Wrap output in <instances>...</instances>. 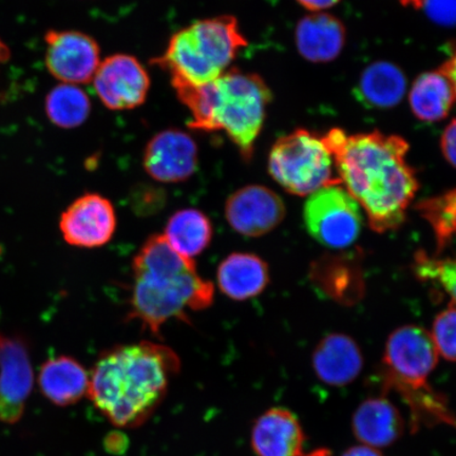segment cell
I'll list each match as a JSON object with an SVG mask.
<instances>
[{
	"label": "cell",
	"mask_w": 456,
	"mask_h": 456,
	"mask_svg": "<svg viewBox=\"0 0 456 456\" xmlns=\"http://www.w3.org/2000/svg\"><path fill=\"white\" fill-rule=\"evenodd\" d=\"M345 190L366 212L378 232L396 230L419 190L407 161L409 144L399 135L379 131L346 134L334 128L323 135Z\"/></svg>",
	"instance_id": "cell-1"
},
{
	"label": "cell",
	"mask_w": 456,
	"mask_h": 456,
	"mask_svg": "<svg viewBox=\"0 0 456 456\" xmlns=\"http://www.w3.org/2000/svg\"><path fill=\"white\" fill-rule=\"evenodd\" d=\"M180 367L179 356L155 342L113 346L96 361L87 395L114 426L139 427L161 404Z\"/></svg>",
	"instance_id": "cell-2"
},
{
	"label": "cell",
	"mask_w": 456,
	"mask_h": 456,
	"mask_svg": "<svg viewBox=\"0 0 456 456\" xmlns=\"http://www.w3.org/2000/svg\"><path fill=\"white\" fill-rule=\"evenodd\" d=\"M133 272L127 321H138L157 338L171 319L191 323L188 313L213 305L214 284L199 275L195 261L176 253L159 233L142 244Z\"/></svg>",
	"instance_id": "cell-3"
},
{
	"label": "cell",
	"mask_w": 456,
	"mask_h": 456,
	"mask_svg": "<svg viewBox=\"0 0 456 456\" xmlns=\"http://www.w3.org/2000/svg\"><path fill=\"white\" fill-rule=\"evenodd\" d=\"M171 86L190 111L191 129L203 133L224 131L243 159L252 158L272 98L264 79L256 74L231 69L208 84L171 79Z\"/></svg>",
	"instance_id": "cell-4"
},
{
	"label": "cell",
	"mask_w": 456,
	"mask_h": 456,
	"mask_svg": "<svg viewBox=\"0 0 456 456\" xmlns=\"http://www.w3.org/2000/svg\"><path fill=\"white\" fill-rule=\"evenodd\" d=\"M437 362L436 347L423 328H399L387 340L383 358L385 387L397 392L408 404L412 429H418L419 424H453L446 398L428 385V378Z\"/></svg>",
	"instance_id": "cell-5"
},
{
	"label": "cell",
	"mask_w": 456,
	"mask_h": 456,
	"mask_svg": "<svg viewBox=\"0 0 456 456\" xmlns=\"http://www.w3.org/2000/svg\"><path fill=\"white\" fill-rule=\"evenodd\" d=\"M248 41L231 15L192 22L170 37L164 53L151 64L170 74V79L192 85L215 81L228 70Z\"/></svg>",
	"instance_id": "cell-6"
},
{
	"label": "cell",
	"mask_w": 456,
	"mask_h": 456,
	"mask_svg": "<svg viewBox=\"0 0 456 456\" xmlns=\"http://www.w3.org/2000/svg\"><path fill=\"white\" fill-rule=\"evenodd\" d=\"M334 169V159L323 135L305 129L278 139L270 152L272 178L292 195L310 196L323 187L341 184Z\"/></svg>",
	"instance_id": "cell-7"
},
{
	"label": "cell",
	"mask_w": 456,
	"mask_h": 456,
	"mask_svg": "<svg viewBox=\"0 0 456 456\" xmlns=\"http://www.w3.org/2000/svg\"><path fill=\"white\" fill-rule=\"evenodd\" d=\"M304 218L310 235L334 249L350 247L362 228L361 207L341 184L312 193L305 205Z\"/></svg>",
	"instance_id": "cell-8"
},
{
	"label": "cell",
	"mask_w": 456,
	"mask_h": 456,
	"mask_svg": "<svg viewBox=\"0 0 456 456\" xmlns=\"http://www.w3.org/2000/svg\"><path fill=\"white\" fill-rule=\"evenodd\" d=\"M33 385L34 370L27 339L20 334L0 332V423H19Z\"/></svg>",
	"instance_id": "cell-9"
},
{
	"label": "cell",
	"mask_w": 456,
	"mask_h": 456,
	"mask_svg": "<svg viewBox=\"0 0 456 456\" xmlns=\"http://www.w3.org/2000/svg\"><path fill=\"white\" fill-rule=\"evenodd\" d=\"M93 83L100 101L113 111L131 110L144 104L151 84L142 62L124 53L102 61Z\"/></svg>",
	"instance_id": "cell-10"
},
{
	"label": "cell",
	"mask_w": 456,
	"mask_h": 456,
	"mask_svg": "<svg viewBox=\"0 0 456 456\" xmlns=\"http://www.w3.org/2000/svg\"><path fill=\"white\" fill-rule=\"evenodd\" d=\"M47 70L61 84L93 82L101 64L98 42L76 30H49L45 34Z\"/></svg>",
	"instance_id": "cell-11"
},
{
	"label": "cell",
	"mask_w": 456,
	"mask_h": 456,
	"mask_svg": "<svg viewBox=\"0 0 456 456\" xmlns=\"http://www.w3.org/2000/svg\"><path fill=\"white\" fill-rule=\"evenodd\" d=\"M117 216L110 200L95 192L77 198L61 216L62 238L72 247L96 248L110 242L116 232Z\"/></svg>",
	"instance_id": "cell-12"
},
{
	"label": "cell",
	"mask_w": 456,
	"mask_h": 456,
	"mask_svg": "<svg viewBox=\"0 0 456 456\" xmlns=\"http://www.w3.org/2000/svg\"><path fill=\"white\" fill-rule=\"evenodd\" d=\"M198 165L197 142L186 131L176 128L153 135L142 155L146 173L161 183H180L191 179Z\"/></svg>",
	"instance_id": "cell-13"
},
{
	"label": "cell",
	"mask_w": 456,
	"mask_h": 456,
	"mask_svg": "<svg viewBox=\"0 0 456 456\" xmlns=\"http://www.w3.org/2000/svg\"><path fill=\"white\" fill-rule=\"evenodd\" d=\"M285 209L282 199L265 186L248 185L227 199L225 216L233 231L245 237L266 235L281 224Z\"/></svg>",
	"instance_id": "cell-14"
},
{
	"label": "cell",
	"mask_w": 456,
	"mask_h": 456,
	"mask_svg": "<svg viewBox=\"0 0 456 456\" xmlns=\"http://www.w3.org/2000/svg\"><path fill=\"white\" fill-rule=\"evenodd\" d=\"M455 100V57L436 70L421 74L409 93V104L416 118L438 122L447 118Z\"/></svg>",
	"instance_id": "cell-15"
},
{
	"label": "cell",
	"mask_w": 456,
	"mask_h": 456,
	"mask_svg": "<svg viewBox=\"0 0 456 456\" xmlns=\"http://www.w3.org/2000/svg\"><path fill=\"white\" fill-rule=\"evenodd\" d=\"M363 357L357 342L346 334L326 336L313 353V368L322 383L344 387L361 374Z\"/></svg>",
	"instance_id": "cell-16"
},
{
	"label": "cell",
	"mask_w": 456,
	"mask_h": 456,
	"mask_svg": "<svg viewBox=\"0 0 456 456\" xmlns=\"http://www.w3.org/2000/svg\"><path fill=\"white\" fill-rule=\"evenodd\" d=\"M304 431L296 416L283 408H273L256 421L252 433L258 456H302Z\"/></svg>",
	"instance_id": "cell-17"
},
{
	"label": "cell",
	"mask_w": 456,
	"mask_h": 456,
	"mask_svg": "<svg viewBox=\"0 0 456 456\" xmlns=\"http://www.w3.org/2000/svg\"><path fill=\"white\" fill-rule=\"evenodd\" d=\"M296 45L304 59L329 62L339 56L346 44V28L335 16L313 13L302 19L296 28Z\"/></svg>",
	"instance_id": "cell-18"
},
{
	"label": "cell",
	"mask_w": 456,
	"mask_h": 456,
	"mask_svg": "<svg viewBox=\"0 0 456 456\" xmlns=\"http://www.w3.org/2000/svg\"><path fill=\"white\" fill-rule=\"evenodd\" d=\"M37 381L49 402L55 406L67 407L88 395L90 376L77 359L62 355L43 363Z\"/></svg>",
	"instance_id": "cell-19"
},
{
	"label": "cell",
	"mask_w": 456,
	"mask_h": 456,
	"mask_svg": "<svg viewBox=\"0 0 456 456\" xmlns=\"http://www.w3.org/2000/svg\"><path fill=\"white\" fill-rule=\"evenodd\" d=\"M352 425L357 440L375 449L390 446L404 429L398 409L385 397L364 401L353 416Z\"/></svg>",
	"instance_id": "cell-20"
},
{
	"label": "cell",
	"mask_w": 456,
	"mask_h": 456,
	"mask_svg": "<svg viewBox=\"0 0 456 456\" xmlns=\"http://www.w3.org/2000/svg\"><path fill=\"white\" fill-rule=\"evenodd\" d=\"M216 281L221 292L233 300L256 297L270 282L269 266L260 256L233 253L221 262Z\"/></svg>",
	"instance_id": "cell-21"
},
{
	"label": "cell",
	"mask_w": 456,
	"mask_h": 456,
	"mask_svg": "<svg viewBox=\"0 0 456 456\" xmlns=\"http://www.w3.org/2000/svg\"><path fill=\"white\" fill-rule=\"evenodd\" d=\"M407 78L401 68L389 61H375L359 78L355 95L359 102L373 110H390L403 99Z\"/></svg>",
	"instance_id": "cell-22"
},
{
	"label": "cell",
	"mask_w": 456,
	"mask_h": 456,
	"mask_svg": "<svg viewBox=\"0 0 456 456\" xmlns=\"http://www.w3.org/2000/svg\"><path fill=\"white\" fill-rule=\"evenodd\" d=\"M163 236L176 253L192 259L212 242L213 224L201 210L181 209L170 216Z\"/></svg>",
	"instance_id": "cell-23"
},
{
	"label": "cell",
	"mask_w": 456,
	"mask_h": 456,
	"mask_svg": "<svg viewBox=\"0 0 456 456\" xmlns=\"http://www.w3.org/2000/svg\"><path fill=\"white\" fill-rule=\"evenodd\" d=\"M91 110L93 106L88 94L77 85L60 83L45 96V114L59 128L81 127L89 118Z\"/></svg>",
	"instance_id": "cell-24"
},
{
	"label": "cell",
	"mask_w": 456,
	"mask_h": 456,
	"mask_svg": "<svg viewBox=\"0 0 456 456\" xmlns=\"http://www.w3.org/2000/svg\"><path fill=\"white\" fill-rule=\"evenodd\" d=\"M455 191L424 200L416 205V210L432 227L436 240V253L452 244L455 232Z\"/></svg>",
	"instance_id": "cell-25"
},
{
	"label": "cell",
	"mask_w": 456,
	"mask_h": 456,
	"mask_svg": "<svg viewBox=\"0 0 456 456\" xmlns=\"http://www.w3.org/2000/svg\"><path fill=\"white\" fill-rule=\"evenodd\" d=\"M416 276L425 282H432L437 289L455 300V262L452 259L431 258L424 252L415 255Z\"/></svg>",
	"instance_id": "cell-26"
},
{
	"label": "cell",
	"mask_w": 456,
	"mask_h": 456,
	"mask_svg": "<svg viewBox=\"0 0 456 456\" xmlns=\"http://www.w3.org/2000/svg\"><path fill=\"white\" fill-rule=\"evenodd\" d=\"M455 301H450L446 310L442 311L435 319L430 334L438 355L446 361H455Z\"/></svg>",
	"instance_id": "cell-27"
},
{
	"label": "cell",
	"mask_w": 456,
	"mask_h": 456,
	"mask_svg": "<svg viewBox=\"0 0 456 456\" xmlns=\"http://www.w3.org/2000/svg\"><path fill=\"white\" fill-rule=\"evenodd\" d=\"M165 193L158 188L144 187L133 195L134 213L142 216L155 214L164 204Z\"/></svg>",
	"instance_id": "cell-28"
},
{
	"label": "cell",
	"mask_w": 456,
	"mask_h": 456,
	"mask_svg": "<svg viewBox=\"0 0 456 456\" xmlns=\"http://www.w3.org/2000/svg\"><path fill=\"white\" fill-rule=\"evenodd\" d=\"M433 21L441 26H453L455 0H425L423 8Z\"/></svg>",
	"instance_id": "cell-29"
},
{
	"label": "cell",
	"mask_w": 456,
	"mask_h": 456,
	"mask_svg": "<svg viewBox=\"0 0 456 456\" xmlns=\"http://www.w3.org/2000/svg\"><path fill=\"white\" fill-rule=\"evenodd\" d=\"M455 138L456 126L455 119L453 118L446 129L444 130L441 139L443 155L452 167H455Z\"/></svg>",
	"instance_id": "cell-30"
},
{
	"label": "cell",
	"mask_w": 456,
	"mask_h": 456,
	"mask_svg": "<svg viewBox=\"0 0 456 456\" xmlns=\"http://www.w3.org/2000/svg\"><path fill=\"white\" fill-rule=\"evenodd\" d=\"M302 7L312 11L314 13L322 12L323 10L333 8L340 0H296Z\"/></svg>",
	"instance_id": "cell-31"
},
{
	"label": "cell",
	"mask_w": 456,
	"mask_h": 456,
	"mask_svg": "<svg viewBox=\"0 0 456 456\" xmlns=\"http://www.w3.org/2000/svg\"><path fill=\"white\" fill-rule=\"evenodd\" d=\"M113 444L114 446L110 450V453H121L126 449V436L122 435V433H111V435L108 436L105 441V447H110Z\"/></svg>",
	"instance_id": "cell-32"
},
{
	"label": "cell",
	"mask_w": 456,
	"mask_h": 456,
	"mask_svg": "<svg viewBox=\"0 0 456 456\" xmlns=\"http://www.w3.org/2000/svg\"><path fill=\"white\" fill-rule=\"evenodd\" d=\"M342 456H383L378 449L368 446L353 447L346 452Z\"/></svg>",
	"instance_id": "cell-33"
},
{
	"label": "cell",
	"mask_w": 456,
	"mask_h": 456,
	"mask_svg": "<svg viewBox=\"0 0 456 456\" xmlns=\"http://www.w3.org/2000/svg\"><path fill=\"white\" fill-rule=\"evenodd\" d=\"M11 51L8 45L0 39V65L4 64L10 60Z\"/></svg>",
	"instance_id": "cell-34"
},
{
	"label": "cell",
	"mask_w": 456,
	"mask_h": 456,
	"mask_svg": "<svg viewBox=\"0 0 456 456\" xmlns=\"http://www.w3.org/2000/svg\"><path fill=\"white\" fill-rule=\"evenodd\" d=\"M404 7H412L414 9L423 8L425 0H399Z\"/></svg>",
	"instance_id": "cell-35"
},
{
	"label": "cell",
	"mask_w": 456,
	"mask_h": 456,
	"mask_svg": "<svg viewBox=\"0 0 456 456\" xmlns=\"http://www.w3.org/2000/svg\"><path fill=\"white\" fill-rule=\"evenodd\" d=\"M302 456H330V452L327 449H319L310 454Z\"/></svg>",
	"instance_id": "cell-36"
}]
</instances>
